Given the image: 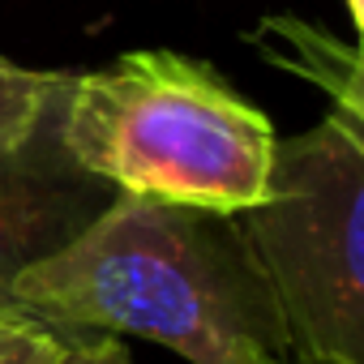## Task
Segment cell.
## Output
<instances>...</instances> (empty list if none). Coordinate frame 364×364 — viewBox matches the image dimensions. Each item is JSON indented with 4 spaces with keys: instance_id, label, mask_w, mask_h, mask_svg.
Here are the masks:
<instances>
[{
    "instance_id": "6da1fadb",
    "label": "cell",
    "mask_w": 364,
    "mask_h": 364,
    "mask_svg": "<svg viewBox=\"0 0 364 364\" xmlns=\"http://www.w3.org/2000/svg\"><path fill=\"white\" fill-rule=\"evenodd\" d=\"M14 304L60 334L159 343L228 364L240 343L291 360L279 304L232 215L116 193L60 253L14 283Z\"/></svg>"
},
{
    "instance_id": "ba28073f",
    "label": "cell",
    "mask_w": 364,
    "mask_h": 364,
    "mask_svg": "<svg viewBox=\"0 0 364 364\" xmlns=\"http://www.w3.org/2000/svg\"><path fill=\"white\" fill-rule=\"evenodd\" d=\"M56 364H133V355L116 334H65Z\"/></svg>"
},
{
    "instance_id": "30bf717a",
    "label": "cell",
    "mask_w": 364,
    "mask_h": 364,
    "mask_svg": "<svg viewBox=\"0 0 364 364\" xmlns=\"http://www.w3.org/2000/svg\"><path fill=\"white\" fill-rule=\"evenodd\" d=\"M343 5H347V18L355 26H364V0H343Z\"/></svg>"
},
{
    "instance_id": "8992f818",
    "label": "cell",
    "mask_w": 364,
    "mask_h": 364,
    "mask_svg": "<svg viewBox=\"0 0 364 364\" xmlns=\"http://www.w3.org/2000/svg\"><path fill=\"white\" fill-rule=\"evenodd\" d=\"M73 73H48V69H26L9 56H0V150L18 146L39 116L56 103V95L69 86Z\"/></svg>"
},
{
    "instance_id": "3957f363",
    "label": "cell",
    "mask_w": 364,
    "mask_h": 364,
    "mask_svg": "<svg viewBox=\"0 0 364 364\" xmlns=\"http://www.w3.org/2000/svg\"><path fill=\"white\" fill-rule=\"evenodd\" d=\"M291 364H364V124L326 116L274 141L266 198L232 215Z\"/></svg>"
},
{
    "instance_id": "7a4b0ae2",
    "label": "cell",
    "mask_w": 364,
    "mask_h": 364,
    "mask_svg": "<svg viewBox=\"0 0 364 364\" xmlns=\"http://www.w3.org/2000/svg\"><path fill=\"white\" fill-rule=\"evenodd\" d=\"M69 154L116 193L240 215L266 198L274 124L219 69L171 48L73 73L60 103Z\"/></svg>"
},
{
    "instance_id": "277c9868",
    "label": "cell",
    "mask_w": 364,
    "mask_h": 364,
    "mask_svg": "<svg viewBox=\"0 0 364 364\" xmlns=\"http://www.w3.org/2000/svg\"><path fill=\"white\" fill-rule=\"evenodd\" d=\"M65 90L18 146L0 150V300H14V283L86 232L116 198L60 137Z\"/></svg>"
},
{
    "instance_id": "52a82bcc",
    "label": "cell",
    "mask_w": 364,
    "mask_h": 364,
    "mask_svg": "<svg viewBox=\"0 0 364 364\" xmlns=\"http://www.w3.org/2000/svg\"><path fill=\"white\" fill-rule=\"evenodd\" d=\"M65 334L31 317L14 300H0V364H56Z\"/></svg>"
},
{
    "instance_id": "9c48e42d",
    "label": "cell",
    "mask_w": 364,
    "mask_h": 364,
    "mask_svg": "<svg viewBox=\"0 0 364 364\" xmlns=\"http://www.w3.org/2000/svg\"><path fill=\"white\" fill-rule=\"evenodd\" d=\"M228 364H291V360H279V355H266V351H257V347L240 343V347L232 351V360H228Z\"/></svg>"
},
{
    "instance_id": "5b68a950",
    "label": "cell",
    "mask_w": 364,
    "mask_h": 364,
    "mask_svg": "<svg viewBox=\"0 0 364 364\" xmlns=\"http://www.w3.org/2000/svg\"><path fill=\"white\" fill-rule=\"evenodd\" d=\"M249 43L283 73L330 95L334 116L364 124V77H360L355 43H338L321 26L304 22V18H287V14L262 18L257 31H249Z\"/></svg>"
}]
</instances>
